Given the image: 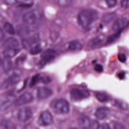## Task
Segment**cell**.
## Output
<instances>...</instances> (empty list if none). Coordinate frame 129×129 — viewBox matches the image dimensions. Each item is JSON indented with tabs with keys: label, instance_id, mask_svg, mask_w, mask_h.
<instances>
[{
	"label": "cell",
	"instance_id": "cell-43",
	"mask_svg": "<svg viewBox=\"0 0 129 129\" xmlns=\"http://www.w3.org/2000/svg\"><path fill=\"white\" fill-rule=\"evenodd\" d=\"M101 129H110V127L108 124L106 123H104L102 124L101 127Z\"/></svg>",
	"mask_w": 129,
	"mask_h": 129
},
{
	"label": "cell",
	"instance_id": "cell-35",
	"mask_svg": "<svg viewBox=\"0 0 129 129\" xmlns=\"http://www.w3.org/2000/svg\"><path fill=\"white\" fill-rule=\"evenodd\" d=\"M21 43H22V45L23 46V47L25 48H29L31 45L29 44V43L28 42V40H27L26 38H24L22 40V41H21Z\"/></svg>",
	"mask_w": 129,
	"mask_h": 129
},
{
	"label": "cell",
	"instance_id": "cell-26",
	"mask_svg": "<svg viewBox=\"0 0 129 129\" xmlns=\"http://www.w3.org/2000/svg\"><path fill=\"white\" fill-rule=\"evenodd\" d=\"M4 3L8 5H14L16 4H27L28 0H3Z\"/></svg>",
	"mask_w": 129,
	"mask_h": 129
},
{
	"label": "cell",
	"instance_id": "cell-14",
	"mask_svg": "<svg viewBox=\"0 0 129 129\" xmlns=\"http://www.w3.org/2000/svg\"><path fill=\"white\" fill-rule=\"evenodd\" d=\"M19 43L17 39L14 37H9L3 43V46L7 48H18Z\"/></svg>",
	"mask_w": 129,
	"mask_h": 129
},
{
	"label": "cell",
	"instance_id": "cell-5",
	"mask_svg": "<svg viewBox=\"0 0 129 129\" xmlns=\"http://www.w3.org/2000/svg\"><path fill=\"white\" fill-rule=\"evenodd\" d=\"M53 122V116L49 111H44L40 113L38 120L39 125L42 126H47L51 124Z\"/></svg>",
	"mask_w": 129,
	"mask_h": 129
},
{
	"label": "cell",
	"instance_id": "cell-24",
	"mask_svg": "<svg viewBox=\"0 0 129 129\" xmlns=\"http://www.w3.org/2000/svg\"><path fill=\"white\" fill-rule=\"evenodd\" d=\"M116 17V14L114 13H107L105 14L103 17L102 20L104 22L109 23L111 22Z\"/></svg>",
	"mask_w": 129,
	"mask_h": 129
},
{
	"label": "cell",
	"instance_id": "cell-22",
	"mask_svg": "<svg viewBox=\"0 0 129 129\" xmlns=\"http://www.w3.org/2000/svg\"><path fill=\"white\" fill-rule=\"evenodd\" d=\"M4 30L9 34L13 35L16 33V30L13 26L9 22H6L4 25Z\"/></svg>",
	"mask_w": 129,
	"mask_h": 129
},
{
	"label": "cell",
	"instance_id": "cell-42",
	"mask_svg": "<svg viewBox=\"0 0 129 129\" xmlns=\"http://www.w3.org/2000/svg\"><path fill=\"white\" fill-rule=\"evenodd\" d=\"M117 77L120 79H123L125 77V73L123 72H120L117 74Z\"/></svg>",
	"mask_w": 129,
	"mask_h": 129
},
{
	"label": "cell",
	"instance_id": "cell-2",
	"mask_svg": "<svg viewBox=\"0 0 129 129\" xmlns=\"http://www.w3.org/2000/svg\"><path fill=\"white\" fill-rule=\"evenodd\" d=\"M42 17V13L38 10H34L26 13L23 17L25 24L28 25L32 31L36 29L38 22Z\"/></svg>",
	"mask_w": 129,
	"mask_h": 129
},
{
	"label": "cell",
	"instance_id": "cell-20",
	"mask_svg": "<svg viewBox=\"0 0 129 129\" xmlns=\"http://www.w3.org/2000/svg\"><path fill=\"white\" fill-rule=\"evenodd\" d=\"M121 33V30L116 31L115 33L109 36L106 40L107 44H110L116 41L120 36Z\"/></svg>",
	"mask_w": 129,
	"mask_h": 129
},
{
	"label": "cell",
	"instance_id": "cell-30",
	"mask_svg": "<svg viewBox=\"0 0 129 129\" xmlns=\"http://www.w3.org/2000/svg\"><path fill=\"white\" fill-rule=\"evenodd\" d=\"M41 76H40V75L37 74L34 76L31 79V81L30 82V86L31 87L34 86V85L37 84L38 82L41 81Z\"/></svg>",
	"mask_w": 129,
	"mask_h": 129
},
{
	"label": "cell",
	"instance_id": "cell-12",
	"mask_svg": "<svg viewBox=\"0 0 129 129\" xmlns=\"http://www.w3.org/2000/svg\"><path fill=\"white\" fill-rule=\"evenodd\" d=\"M78 123L81 129H90L91 122L86 115H81L78 119Z\"/></svg>",
	"mask_w": 129,
	"mask_h": 129
},
{
	"label": "cell",
	"instance_id": "cell-3",
	"mask_svg": "<svg viewBox=\"0 0 129 129\" xmlns=\"http://www.w3.org/2000/svg\"><path fill=\"white\" fill-rule=\"evenodd\" d=\"M51 106L55 112L59 114H67L70 109L69 103L63 99L54 100L51 102Z\"/></svg>",
	"mask_w": 129,
	"mask_h": 129
},
{
	"label": "cell",
	"instance_id": "cell-29",
	"mask_svg": "<svg viewBox=\"0 0 129 129\" xmlns=\"http://www.w3.org/2000/svg\"><path fill=\"white\" fill-rule=\"evenodd\" d=\"M52 1L59 6L66 7L71 4L72 0H52Z\"/></svg>",
	"mask_w": 129,
	"mask_h": 129
},
{
	"label": "cell",
	"instance_id": "cell-16",
	"mask_svg": "<svg viewBox=\"0 0 129 129\" xmlns=\"http://www.w3.org/2000/svg\"><path fill=\"white\" fill-rule=\"evenodd\" d=\"M108 109L105 107H100L96 109L95 112V117L99 119H103L108 113Z\"/></svg>",
	"mask_w": 129,
	"mask_h": 129
},
{
	"label": "cell",
	"instance_id": "cell-34",
	"mask_svg": "<svg viewBox=\"0 0 129 129\" xmlns=\"http://www.w3.org/2000/svg\"><path fill=\"white\" fill-rule=\"evenodd\" d=\"M9 124L6 120L0 121V129H8Z\"/></svg>",
	"mask_w": 129,
	"mask_h": 129
},
{
	"label": "cell",
	"instance_id": "cell-6",
	"mask_svg": "<svg viewBox=\"0 0 129 129\" xmlns=\"http://www.w3.org/2000/svg\"><path fill=\"white\" fill-rule=\"evenodd\" d=\"M56 51L52 49H48L44 51L41 55V60L40 61V66H43L47 62L52 61L56 56Z\"/></svg>",
	"mask_w": 129,
	"mask_h": 129
},
{
	"label": "cell",
	"instance_id": "cell-4",
	"mask_svg": "<svg viewBox=\"0 0 129 129\" xmlns=\"http://www.w3.org/2000/svg\"><path fill=\"white\" fill-rule=\"evenodd\" d=\"M71 98L73 101H80L88 98L90 96V92L84 89L73 88L70 91Z\"/></svg>",
	"mask_w": 129,
	"mask_h": 129
},
{
	"label": "cell",
	"instance_id": "cell-1",
	"mask_svg": "<svg viewBox=\"0 0 129 129\" xmlns=\"http://www.w3.org/2000/svg\"><path fill=\"white\" fill-rule=\"evenodd\" d=\"M98 18L97 13L93 10L86 9L80 12L78 15V22L83 28H88Z\"/></svg>",
	"mask_w": 129,
	"mask_h": 129
},
{
	"label": "cell",
	"instance_id": "cell-28",
	"mask_svg": "<svg viewBox=\"0 0 129 129\" xmlns=\"http://www.w3.org/2000/svg\"><path fill=\"white\" fill-rule=\"evenodd\" d=\"M26 39L28 40L29 44L31 45L32 44L37 42L39 39V35L37 34H34L31 35V36H30L29 37L26 38Z\"/></svg>",
	"mask_w": 129,
	"mask_h": 129
},
{
	"label": "cell",
	"instance_id": "cell-39",
	"mask_svg": "<svg viewBox=\"0 0 129 129\" xmlns=\"http://www.w3.org/2000/svg\"><path fill=\"white\" fill-rule=\"evenodd\" d=\"M51 81V79L48 77H41V82L43 83H49Z\"/></svg>",
	"mask_w": 129,
	"mask_h": 129
},
{
	"label": "cell",
	"instance_id": "cell-8",
	"mask_svg": "<svg viewBox=\"0 0 129 129\" xmlns=\"http://www.w3.org/2000/svg\"><path fill=\"white\" fill-rule=\"evenodd\" d=\"M33 99L32 94L29 92H25L20 96L15 101V104L17 106H22L29 103Z\"/></svg>",
	"mask_w": 129,
	"mask_h": 129
},
{
	"label": "cell",
	"instance_id": "cell-11",
	"mask_svg": "<svg viewBox=\"0 0 129 129\" xmlns=\"http://www.w3.org/2000/svg\"><path fill=\"white\" fill-rule=\"evenodd\" d=\"M52 91L46 87H42L38 88L37 92V96L39 99H45L51 96Z\"/></svg>",
	"mask_w": 129,
	"mask_h": 129
},
{
	"label": "cell",
	"instance_id": "cell-13",
	"mask_svg": "<svg viewBox=\"0 0 129 129\" xmlns=\"http://www.w3.org/2000/svg\"><path fill=\"white\" fill-rule=\"evenodd\" d=\"M16 31L19 36H25L28 35L32 30L28 25L25 24H20L17 26Z\"/></svg>",
	"mask_w": 129,
	"mask_h": 129
},
{
	"label": "cell",
	"instance_id": "cell-36",
	"mask_svg": "<svg viewBox=\"0 0 129 129\" xmlns=\"http://www.w3.org/2000/svg\"><path fill=\"white\" fill-rule=\"evenodd\" d=\"M129 5V0H121L120 2V6L124 9H127Z\"/></svg>",
	"mask_w": 129,
	"mask_h": 129
},
{
	"label": "cell",
	"instance_id": "cell-37",
	"mask_svg": "<svg viewBox=\"0 0 129 129\" xmlns=\"http://www.w3.org/2000/svg\"><path fill=\"white\" fill-rule=\"evenodd\" d=\"M118 59L121 62H124L126 61V57L124 53H119L118 55Z\"/></svg>",
	"mask_w": 129,
	"mask_h": 129
},
{
	"label": "cell",
	"instance_id": "cell-32",
	"mask_svg": "<svg viewBox=\"0 0 129 129\" xmlns=\"http://www.w3.org/2000/svg\"><path fill=\"white\" fill-rule=\"evenodd\" d=\"M100 124L96 120H93L91 124L90 129H100Z\"/></svg>",
	"mask_w": 129,
	"mask_h": 129
},
{
	"label": "cell",
	"instance_id": "cell-7",
	"mask_svg": "<svg viewBox=\"0 0 129 129\" xmlns=\"http://www.w3.org/2000/svg\"><path fill=\"white\" fill-rule=\"evenodd\" d=\"M32 111L30 108L23 107L19 110L17 117L19 121L25 122L29 120L32 117Z\"/></svg>",
	"mask_w": 129,
	"mask_h": 129
},
{
	"label": "cell",
	"instance_id": "cell-21",
	"mask_svg": "<svg viewBox=\"0 0 129 129\" xmlns=\"http://www.w3.org/2000/svg\"><path fill=\"white\" fill-rule=\"evenodd\" d=\"M2 66L3 67V70L6 72H8L12 68V61L10 58L5 57V58L2 60Z\"/></svg>",
	"mask_w": 129,
	"mask_h": 129
},
{
	"label": "cell",
	"instance_id": "cell-17",
	"mask_svg": "<svg viewBox=\"0 0 129 129\" xmlns=\"http://www.w3.org/2000/svg\"><path fill=\"white\" fill-rule=\"evenodd\" d=\"M102 43H103L102 39L100 37L97 36L91 39L88 43V46L90 48H97L101 46Z\"/></svg>",
	"mask_w": 129,
	"mask_h": 129
},
{
	"label": "cell",
	"instance_id": "cell-41",
	"mask_svg": "<svg viewBox=\"0 0 129 129\" xmlns=\"http://www.w3.org/2000/svg\"><path fill=\"white\" fill-rule=\"evenodd\" d=\"M4 32L3 29L0 27V43L2 42L4 38Z\"/></svg>",
	"mask_w": 129,
	"mask_h": 129
},
{
	"label": "cell",
	"instance_id": "cell-15",
	"mask_svg": "<svg viewBox=\"0 0 129 129\" xmlns=\"http://www.w3.org/2000/svg\"><path fill=\"white\" fill-rule=\"evenodd\" d=\"M20 51L18 48H7L3 51V54L6 58H10L15 56Z\"/></svg>",
	"mask_w": 129,
	"mask_h": 129
},
{
	"label": "cell",
	"instance_id": "cell-10",
	"mask_svg": "<svg viewBox=\"0 0 129 129\" xmlns=\"http://www.w3.org/2000/svg\"><path fill=\"white\" fill-rule=\"evenodd\" d=\"M128 23V20L126 18L122 17L117 19L113 23L112 29L115 31L122 30L125 27Z\"/></svg>",
	"mask_w": 129,
	"mask_h": 129
},
{
	"label": "cell",
	"instance_id": "cell-25",
	"mask_svg": "<svg viewBox=\"0 0 129 129\" xmlns=\"http://www.w3.org/2000/svg\"><path fill=\"white\" fill-rule=\"evenodd\" d=\"M42 50V47L41 44H37L30 49V53L32 55H36L40 53Z\"/></svg>",
	"mask_w": 129,
	"mask_h": 129
},
{
	"label": "cell",
	"instance_id": "cell-19",
	"mask_svg": "<svg viewBox=\"0 0 129 129\" xmlns=\"http://www.w3.org/2000/svg\"><path fill=\"white\" fill-rule=\"evenodd\" d=\"M20 76H10L5 82L6 86H11L17 84L20 81Z\"/></svg>",
	"mask_w": 129,
	"mask_h": 129
},
{
	"label": "cell",
	"instance_id": "cell-23",
	"mask_svg": "<svg viewBox=\"0 0 129 129\" xmlns=\"http://www.w3.org/2000/svg\"><path fill=\"white\" fill-rule=\"evenodd\" d=\"M95 96L97 100L101 102H106L109 100V97L106 94L103 92H97Z\"/></svg>",
	"mask_w": 129,
	"mask_h": 129
},
{
	"label": "cell",
	"instance_id": "cell-31",
	"mask_svg": "<svg viewBox=\"0 0 129 129\" xmlns=\"http://www.w3.org/2000/svg\"><path fill=\"white\" fill-rule=\"evenodd\" d=\"M105 2L107 6L110 8L115 6L117 3V0H105Z\"/></svg>",
	"mask_w": 129,
	"mask_h": 129
},
{
	"label": "cell",
	"instance_id": "cell-9",
	"mask_svg": "<svg viewBox=\"0 0 129 129\" xmlns=\"http://www.w3.org/2000/svg\"><path fill=\"white\" fill-rule=\"evenodd\" d=\"M14 97L11 94H6L0 98V110H4L12 103Z\"/></svg>",
	"mask_w": 129,
	"mask_h": 129
},
{
	"label": "cell",
	"instance_id": "cell-33",
	"mask_svg": "<svg viewBox=\"0 0 129 129\" xmlns=\"http://www.w3.org/2000/svg\"><path fill=\"white\" fill-rule=\"evenodd\" d=\"M113 128L114 129H126L125 126L122 123L116 122L113 124Z\"/></svg>",
	"mask_w": 129,
	"mask_h": 129
},
{
	"label": "cell",
	"instance_id": "cell-18",
	"mask_svg": "<svg viewBox=\"0 0 129 129\" xmlns=\"http://www.w3.org/2000/svg\"><path fill=\"white\" fill-rule=\"evenodd\" d=\"M83 48V45L77 40H74L70 42L68 45V49L71 51H78Z\"/></svg>",
	"mask_w": 129,
	"mask_h": 129
},
{
	"label": "cell",
	"instance_id": "cell-27",
	"mask_svg": "<svg viewBox=\"0 0 129 129\" xmlns=\"http://www.w3.org/2000/svg\"><path fill=\"white\" fill-rule=\"evenodd\" d=\"M9 76H20L21 74V70L18 68H11L9 71L7 72Z\"/></svg>",
	"mask_w": 129,
	"mask_h": 129
},
{
	"label": "cell",
	"instance_id": "cell-44",
	"mask_svg": "<svg viewBox=\"0 0 129 129\" xmlns=\"http://www.w3.org/2000/svg\"><path fill=\"white\" fill-rule=\"evenodd\" d=\"M2 60L1 58L0 57V66L2 65Z\"/></svg>",
	"mask_w": 129,
	"mask_h": 129
},
{
	"label": "cell",
	"instance_id": "cell-38",
	"mask_svg": "<svg viewBox=\"0 0 129 129\" xmlns=\"http://www.w3.org/2000/svg\"><path fill=\"white\" fill-rule=\"evenodd\" d=\"M103 67L100 64H96L94 67V70L98 73H101L103 71Z\"/></svg>",
	"mask_w": 129,
	"mask_h": 129
},
{
	"label": "cell",
	"instance_id": "cell-40",
	"mask_svg": "<svg viewBox=\"0 0 129 129\" xmlns=\"http://www.w3.org/2000/svg\"><path fill=\"white\" fill-rule=\"evenodd\" d=\"M25 58V56H21L20 57H19V58H18L16 61V63L17 64H20V63H21L24 60Z\"/></svg>",
	"mask_w": 129,
	"mask_h": 129
},
{
	"label": "cell",
	"instance_id": "cell-45",
	"mask_svg": "<svg viewBox=\"0 0 129 129\" xmlns=\"http://www.w3.org/2000/svg\"><path fill=\"white\" fill-rule=\"evenodd\" d=\"M69 129H77V128H70Z\"/></svg>",
	"mask_w": 129,
	"mask_h": 129
}]
</instances>
